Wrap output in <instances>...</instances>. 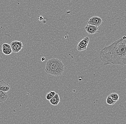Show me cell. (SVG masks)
<instances>
[{
  "label": "cell",
  "instance_id": "14",
  "mask_svg": "<svg viewBox=\"0 0 126 124\" xmlns=\"http://www.w3.org/2000/svg\"><path fill=\"white\" fill-rule=\"evenodd\" d=\"M3 54L2 53V47L0 45V59L3 58Z\"/></svg>",
  "mask_w": 126,
  "mask_h": 124
},
{
  "label": "cell",
  "instance_id": "8",
  "mask_svg": "<svg viewBox=\"0 0 126 124\" xmlns=\"http://www.w3.org/2000/svg\"><path fill=\"white\" fill-rule=\"evenodd\" d=\"M10 89V86L8 83L3 81V80H0V90L8 92Z\"/></svg>",
  "mask_w": 126,
  "mask_h": 124
},
{
  "label": "cell",
  "instance_id": "16",
  "mask_svg": "<svg viewBox=\"0 0 126 124\" xmlns=\"http://www.w3.org/2000/svg\"><path fill=\"white\" fill-rule=\"evenodd\" d=\"M45 57H42L41 59V62H44L45 61Z\"/></svg>",
  "mask_w": 126,
  "mask_h": 124
},
{
  "label": "cell",
  "instance_id": "9",
  "mask_svg": "<svg viewBox=\"0 0 126 124\" xmlns=\"http://www.w3.org/2000/svg\"><path fill=\"white\" fill-rule=\"evenodd\" d=\"M50 102L52 105L57 106L60 102V99L59 95L57 93H56L54 97L50 100Z\"/></svg>",
  "mask_w": 126,
  "mask_h": 124
},
{
  "label": "cell",
  "instance_id": "10",
  "mask_svg": "<svg viewBox=\"0 0 126 124\" xmlns=\"http://www.w3.org/2000/svg\"><path fill=\"white\" fill-rule=\"evenodd\" d=\"M8 97L6 92L0 90V103L4 102Z\"/></svg>",
  "mask_w": 126,
  "mask_h": 124
},
{
  "label": "cell",
  "instance_id": "12",
  "mask_svg": "<svg viewBox=\"0 0 126 124\" xmlns=\"http://www.w3.org/2000/svg\"><path fill=\"white\" fill-rule=\"evenodd\" d=\"M111 98L112 99L113 101H114L115 102H117L119 101V96L118 94L117 93H112L110 94L109 95Z\"/></svg>",
  "mask_w": 126,
  "mask_h": 124
},
{
  "label": "cell",
  "instance_id": "15",
  "mask_svg": "<svg viewBox=\"0 0 126 124\" xmlns=\"http://www.w3.org/2000/svg\"><path fill=\"white\" fill-rule=\"evenodd\" d=\"M38 18H38V19L40 21H42V20H43V19H44V18L41 16H39Z\"/></svg>",
  "mask_w": 126,
  "mask_h": 124
},
{
  "label": "cell",
  "instance_id": "1",
  "mask_svg": "<svg viewBox=\"0 0 126 124\" xmlns=\"http://www.w3.org/2000/svg\"><path fill=\"white\" fill-rule=\"evenodd\" d=\"M99 56L104 65L126 64V36L105 47L100 51Z\"/></svg>",
  "mask_w": 126,
  "mask_h": 124
},
{
  "label": "cell",
  "instance_id": "6",
  "mask_svg": "<svg viewBox=\"0 0 126 124\" xmlns=\"http://www.w3.org/2000/svg\"><path fill=\"white\" fill-rule=\"evenodd\" d=\"M85 29L88 33L92 35L98 32V28L94 25L88 24L85 27Z\"/></svg>",
  "mask_w": 126,
  "mask_h": 124
},
{
  "label": "cell",
  "instance_id": "4",
  "mask_svg": "<svg viewBox=\"0 0 126 124\" xmlns=\"http://www.w3.org/2000/svg\"><path fill=\"white\" fill-rule=\"evenodd\" d=\"M90 41V39L87 36L81 40L77 46V50L79 51H82L87 49V47Z\"/></svg>",
  "mask_w": 126,
  "mask_h": 124
},
{
  "label": "cell",
  "instance_id": "3",
  "mask_svg": "<svg viewBox=\"0 0 126 124\" xmlns=\"http://www.w3.org/2000/svg\"><path fill=\"white\" fill-rule=\"evenodd\" d=\"M13 53H17L21 51L23 48L22 42L15 41L12 42L10 44Z\"/></svg>",
  "mask_w": 126,
  "mask_h": 124
},
{
  "label": "cell",
  "instance_id": "7",
  "mask_svg": "<svg viewBox=\"0 0 126 124\" xmlns=\"http://www.w3.org/2000/svg\"><path fill=\"white\" fill-rule=\"evenodd\" d=\"M2 51L3 54L9 55L13 53L10 45L7 43H4L2 45Z\"/></svg>",
  "mask_w": 126,
  "mask_h": 124
},
{
  "label": "cell",
  "instance_id": "5",
  "mask_svg": "<svg viewBox=\"0 0 126 124\" xmlns=\"http://www.w3.org/2000/svg\"><path fill=\"white\" fill-rule=\"evenodd\" d=\"M103 22L101 18L98 16H93L90 18L88 22V23L95 26L98 27L100 26Z\"/></svg>",
  "mask_w": 126,
  "mask_h": 124
},
{
  "label": "cell",
  "instance_id": "11",
  "mask_svg": "<svg viewBox=\"0 0 126 124\" xmlns=\"http://www.w3.org/2000/svg\"><path fill=\"white\" fill-rule=\"evenodd\" d=\"M56 93L54 91H51L46 94L45 98L48 101H50L51 98H52L55 94Z\"/></svg>",
  "mask_w": 126,
  "mask_h": 124
},
{
  "label": "cell",
  "instance_id": "2",
  "mask_svg": "<svg viewBox=\"0 0 126 124\" xmlns=\"http://www.w3.org/2000/svg\"><path fill=\"white\" fill-rule=\"evenodd\" d=\"M45 70L51 75L56 77L60 76L64 72V64L61 60L57 58L50 59L46 63Z\"/></svg>",
  "mask_w": 126,
  "mask_h": 124
},
{
  "label": "cell",
  "instance_id": "13",
  "mask_svg": "<svg viewBox=\"0 0 126 124\" xmlns=\"http://www.w3.org/2000/svg\"><path fill=\"white\" fill-rule=\"evenodd\" d=\"M106 102L107 104L109 105H113L116 103L112 100L110 95H108L106 99Z\"/></svg>",
  "mask_w": 126,
  "mask_h": 124
}]
</instances>
